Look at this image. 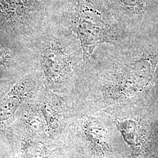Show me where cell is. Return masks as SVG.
<instances>
[{"label": "cell", "instance_id": "obj_1", "mask_svg": "<svg viewBox=\"0 0 158 158\" xmlns=\"http://www.w3.org/2000/svg\"><path fill=\"white\" fill-rule=\"evenodd\" d=\"M76 11L74 29L85 60L96 47L111 40V28L107 14L99 0H77Z\"/></svg>", "mask_w": 158, "mask_h": 158}, {"label": "cell", "instance_id": "obj_2", "mask_svg": "<svg viewBox=\"0 0 158 158\" xmlns=\"http://www.w3.org/2000/svg\"><path fill=\"white\" fill-rule=\"evenodd\" d=\"M40 63L46 78L54 84L66 80L70 72V61L65 49L56 41L49 42L40 52Z\"/></svg>", "mask_w": 158, "mask_h": 158}, {"label": "cell", "instance_id": "obj_3", "mask_svg": "<svg viewBox=\"0 0 158 158\" xmlns=\"http://www.w3.org/2000/svg\"><path fill=\"white\" fill-rule=\"evenodd\" d=\"M156 62L155 59L143 58L131 63L120 71L118 82L123 90L131 93L141 89L152 77Z\"/></svg>", "mask_w": 158, "mask_h": 158}, {"label": "cell", "instance_id": "obj_4", "mask_svg": "<svg viewBox=\"0 0 158 158\" xmlns=\"http://www.w3.org/2000/svg\"><path fill=\"white\" fill-rule=\"evenodd\" d=\"M35 80L32 74L18 81L0 100V123L11 118L23 101L34 89Z\"/></svg>", "mask_w": 158, "mask_h": 158}, {"label": "cell", "instance_id": "obj_5", "mask_svg": "<svg viewBox=\"0 0 158 158\" xmlns=\"http://www.w3.org/2000/svg\"><path fill=\"white\" fill-rule=\"evenodd\" d=\"M84 131L87 138L96 151L108 152L110 150L107 132L95 119H87L84 124Z\"/></svg>", "mask_w": 158, "mask_h": 158}, {"label": "cell", "instance_id": "obj_6", "mask_svg": "<svg viewBox=\"0 0 158 158\" xmlns=\"http://www.w3.org/2000/svg\"><path fill=\"white\" fill-rule=\"evenodd\" d=\"M116 126L127 143L132 149L137 151L141 143V133L138 125L131 119H125L116 123Z\"/></svg>", "mask_w": 158, "mask_h": 158}, {"label": "cell", "instance_id": "obj_7", "mask_svg": "<svg viewBox=\"0 0 158 158\" xmlns=\"http://www.w3.org/2000/svg\"><path fill=\"white\" fill-rule=\"evenodd\" d=\"M18 57L15 51L4 47L0 49V74H8L18 64Z\"/></svg>", "mask_w": 158, "mask_h": 158}, {"label": "cell", "instance_id": "obj_8", "mask_svg": "<svg viewBox=\"0 0 158 158\" xmlns=\"http://www.w3.org/2000/svg\"><path fill=\"white\" fill-rule=\"evenodd\" d=\"M44 114L38 108H31L27 114V122L29 127L36 132H40L44 129Z\"/></svg>", "mask_w": 158, "mask_h": 158}, {"label": "cell", "instance_id": "obj_9", "mask_svg": "<svg viewBox=\"0 0 158 158\" xmlns=\"http://www.w3.org/2000/svg\"><path fill=\"white\" fill-rule=\"evenodd\" d=\"M23 152L25 158H45V147L40 142H28L24 144Z\"/></svg>", "mask_w": 158, "mask_h": 158}, {"label": "cell", "instance_id": "obj_10", "mask_svg": "<svg viewBox=\"0 0 158 158\" xmlns=\"http://www.w3.org/2000/svg\"><path fill=\"white\" fill-rule=\"evenodd\" d=\"M123 6L134 11L142 12L148 8L147 0H119Z\"/></svg>", "mask_w": 158, "mask_h": 158}]
</instances>
